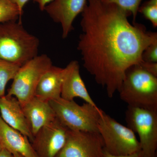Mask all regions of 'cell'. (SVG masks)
<instances>
[{
	"label": "cell",
	"instance_id": "obj_1",
	"mask_svg": "<svg viewBox=\"0 0 157 157\" xmlns=\"http://www.w3.org/2000/svg\"><path fill=\"white\" fill-rule=\"evenodd\" d=\"M81 14L77 49L83 67L112 98L127 70L142 61L144 51L157 40V33L147 32L136 22L132 24L129 12L101 0H87Z\"/></svg>",
	"mask_w": 157,
	"mask_h": 157
},
{
	"label": "cell",
	"instance_id": "obj_2",
	"mask_svg": "<svg viewBox=\"0 0 157 157\" xmlns=\"http://www.w3.org/2000/svg\"><path fill=\"white\" fill-rule=\"evenodd\" d=\"M39 40L27 31L21 19L0 23V59L22 66L38 56Z\"/></svg>",
	"mask_w": 157,
	"mask_h": 157
},
{
	"label": "cell",
	"instance_id": "obj_3",
	"mask_svg": "<svg viewBox=\"0 0 157 157\" xmlns=\"http://www.w3.org/2000/svg\"><path fill=\"white\" fill-rule=\"evenodd\" d=\"M118 92L128 106L157 110V77L139 64L127 70Z\"/></svg>",
	"mask_w": 157,
	"mask_h": 157
},
{
	"label": "cell",
	"instance_id": "obj_4",
	"mask_svg": "<svg viewBox=\"0 0 157 157\" xmlns=\"http://www.w3.org/2000/svg\"><path fill=\"white\" fill-rule=\"evenodd\" d=\"M49 104L56 118L68 129L82 132H98V122L104 111L87 103L82 105L74 100L61 98L51 100Z\"/></svg>",
	"mask_w": 157,
	"mask_h": 157
},
{
	"label": "cell",
	"instance_id": "obj_5",
	"mask_svg": "<svg viewBox=\"0 0 157 157\" xmlns=\"http://www.w3.org/2000/svg\"><path fill=\"white\" fill-rule=\"evenodd\" d=\"M98 129L104 151L109 154L126 155L141 150L135 132L104 112L98 122Z\"/></svg>",
	"mask_w": 157,
	"mask_h": 157
},
{
	"label": "cell",
	"instance_id": "obj_6",
	"mask_svg": "<svg viewBox=\"0 0 157 157\" xmlns=\"http://www.w3.org/2000/svg\"><path fill=\"white\" fill-rule=\"evenodd\" d=\"M50 58L45 54L37 56L20 67L13 79L7 95L17 98L21 105L35 96L40 78L52 66Z\"/></svg>",
	"mask_w": 157,
	"mask_h": 157
},
{
	"label": "cell",
	"instance_id": "obj_7",
	"mask_svg": "<svg viewBox=\"0 0 157 157\" xmlns=\"http://www.w3.org/2000/svg\"><path fill=\"white\" fill-rule=\"evenodd\" d=\"M127 125L139 136L143 157H156L157 149V110L128 106Z\"/></svg>",
	"mask_w": 157,
	"mask_h": 157
},
{
	"label": "cell",
	"instance_id": "obj_8",
	"mask_svg": "<svg viewBox=\"0 0 157 157\" xmlns=\"http://www.w3.org/2000/svg\"><path fill=\"white\" fill-rule=\"evenodd\" d=\"M104 151L99 132L68 129L64 146L56 157H104Z\"/></svg>",
	"mask_w": 157,
	"mask_h": 157
},
{
	"label": "cell",
	"instance_id": "obj_9",
	"mask_svg": "<svg viewBox=\"0 0 157 157\" xmlns=\"http://www.w3.org/2000/svg\"><path fill=\"white\" fill-rule=\"evenodd\" d=\"M68 129L56 119L34 136L32 144L38 157H56L64 146Z\"/></svg>",
	"mask_w": 157,
	"mask_h": 157
},
{
	"label": "cell",
	"instance_id": "obj_10",
	"mask_svg": "<svg viewBox=\"0 0 157 157\" xmlns=\"http://www.w3.org/2000/svg\"><path fill=\"white\" fill-rule=\"evenodd\" d=\"M87 3V0H53L46 6L45 10L51 18L61 25L63 39L73 30L74 20L83 12Z\"/></svg>",
	"mask_w": 157,
	"mask_h": 157
},
{
	"label": "cell",
	"instance_id": "obj_11",
	"mask_svg": "<svg viewBox=\"0 0 157 157\" xmlns=\"http://www.w3.org/2000/svg\"><path fill=\"white\" fill-rule=\"evenodd\" d=\"M61 98L67 101H73L74 98H80L88 103L97 106L88 92L80 74L79 63L72 61L64 68Z\"/></svg>",
	"mask_w": 157,
	"mask_h": 157
},
{
	"label": "cell",
	"instance_id": "obj_12",
	"mask_svg": "<svg viewBox=\"0 0 157 157\" xmlns=\"http://www.w3.org/2000/svg\"><path fill=\"white\" fill-rule=\"evenodd\" d=\"M21 106L34 137L42 128L56 119L49 101H44L36 96Z\"/></svg>",
	"mask_w": 157,
	"mask_h": 157
},
{
	"label": "cell",
	"instance_id": "obj_13",
	"mask_svg": "<svg viewBox=\"0 0 157 157\" xmlns=\"http://www.w3.org/2000/svg\"><path fill=\"white\" fill-rule=\"evenodd\" d=\"M0 116L7 124L27 137L31 143L33 142V135L17 98L7 95L0 98Z\"/></svg>",
	"mask_w": 157,
	"mask_h": 157
},
{
	"label": "cell",
	"instance_id": "obj_14",
	"mask_svg": "<svg viewBox=\"0 0 157 157\" xmlns=\"http://www.w3.org/2000/svg\"><path fill=\"white\" fill-rule=\"evenodd\" d=\"M0 144L12 154L23 157H38L27 137L11 128L0 116Z\"/></svg>",
	"mask_w": 157,
	"mask_h": 157
},
{
	"label": "cell",
	"instance_id": "obj_15",
	"mask_svg": "<svg viewBox=\"0 0 157 157\" xmlns=\"http://www.w3.org/2000/svg\"><path fill=\"white\" fill-rule=\"evenodd\" d=\"M64 68L52 66L42 76L35 96L47 101L61 98Z\"/></svg>",
	"mask_w": 157,
	"mask_h": 157
},
{
	"label": "cell",
	"instance_id": "obj_16",
	"mask_svg": "<svg viewBox=\"0 0 157 157\" xmlns=\"http://www.w3.org/2000/svg\"><path fill=\"white\" fill-rule=\"evenodd\" d=\"M21 67L19 65L0 59V98L6 95L7 83L14 79Z\"/></svg>",
	"mask_w": 157,
	"mask_h": 157
},
{
	"label": "cell",
	"instance_id": "obj_17",
	"mask_svg": "<svg viewBox=\"0 0 157 157\" xmlns=\"http://www.w3.org/2000/svg\"><path fill=\"white\" fill-rule=\"evenodd\" d=\"M22 15L11 0H0V23L21 19Z\"/></svg>",
	"mask_w": 157,
	"mask_h": 157
},
{
	"label": "cell",
	"instance_id": "obj_18",
	"mask_svg": "<svg viewBox=\"0 0 157 157\" xmlns=\"http://www.w3.org/2000/svg\"><path fill=\"white\" fill-rule=\"evenodd\" d=\"M140 12L146 19L151 23L153 26L157 27V0H148L140 6Z\"/></svg>",
	"mask_w": 157,
	"mask_h": 157
},
{
	"label": "cell",
	"instance_id": "obj_19",
	"mask_svg": "<svg viewBox=\"0 0 157 157\" xmlns=\"http://www.w3.org/2000/svg\"><path fill=\"white\" fill-rule=\"evenodd\" d=\"M104 2L112 3L129 12L132 15L133 23H135L138 9L142 0H101Z\"/></svg>",
	"mask_w": 157,
	"mask_h": 157
},
{
	"label": "cell",
	"instance_id": "obj_20",
	"mask_svg": "<svg viewBox=\"0 0 157 157\" xmlns=\"http://www.w3.org/2000/svg\"><path fill=\"white\" fill-rule=\"evenodd\" d=\"M142 59L144 61L157 63V40L147 47L142 54Z\"/></svg>",
	"mask_w": 157,
	"mask_h": 157
},
{
	"label": "cell",
	"instance_id": "obj_21",
	"mask_svg": "<svg viewBox=\"0 0 157 157\" xmlns=\"http://www.w3.org/2000/svg\"><path fill=\"white\" fill-rule=\"evenodd\" d=\"M139 64L148 73L157 77V63H151L142 61Z\"/></svg>",
	"mask_w": 157,
	"mask_h": 157
},
{
	"label": "cell",
	"instance_id": "obj_22",
	"mask_svg": "<svg viewBox=\"0 0 157 157\" xmlns=\"http://www.w3.org/2000/svg\"><path fill=\"white\" fill-rule=\"evenodd\" d=\"M104 157H143L141 150L136 152L132 154L126 155L116 156L109 154L107 152L104 151Z\"/></svg>",
	"mask_w": 157,
	"mask_h": 157
},
{
	"label": "cell",
	"instance_id": "obj_23",
	"mask_svg": "<svg viewBox=\"0 0 157 157\" xmlns=\"http://www.w3.org/2000/svg\"><path fill=\"white\" fill-rule=\"evenodd\" d=\"M11 2L17 6L21 13L23 14V9L26 4L29 0H11Z\"/></svg>",
	"mask_w": 157,
	"mask_h": 157
},
{
	"label": "cell",
	"instance_id": "obj_24",
	"mask_svg": "<svg viewBox=\"0 0 157 157\" xmlns=\"http://www.w3.org/2000/svg\"><path fill=\"white\" fill-rule=\"evenodd\" d=\"M33 1L38 3L40 10L43 11L45 10L46 6L52 2L53 0H33Z\"/></svg>",
	"mask_w": 157,
	"mask_h": 157
},
{
	"label": "cell",
	"instance_id": "obj_25",
	"mask_svg": "<svg viewBox=\"0 0 157 157\" xmlns=\"http://www.w3.org/2000/svg\"><path fill=\"white\" fill-rule=\"evenodd\" d=\"M0 157H14L13 155L6 148L2 147L0 151Z\"/></svg>",
	"mask_w": 157,
	"mask_h": 157
},
{
	"label": "cell",
	"instance_id": "obj_26",
	"mask_svg": "<svg viewBox=\"0 0 157 157\" xmlns=\"http://www.w3.org/2000/svg\"><path fill=\"white\" fill-rule=\"evenodd\" d=\"M12 154L13 155H14V157H23L21 155L18 154L14 153Z\"/></svg>",
	"mask_w": 157,
	"mask_h": 157
},
{
	"label": "cell",
	"instance_id": "obj_27",
	"mask_svg": "<svg viewBox=\"0 0 157 157\" xmlns=\"http://www.w3.org/2000/svg\"><path fill=\"white\" fill-rule=\"evenodd\" d=\"M2 148V145H1V144H0V151L1 150Z\"/></svg>",
	"mask_w": 157,
	"mask_h": 157
}]
</instances>
